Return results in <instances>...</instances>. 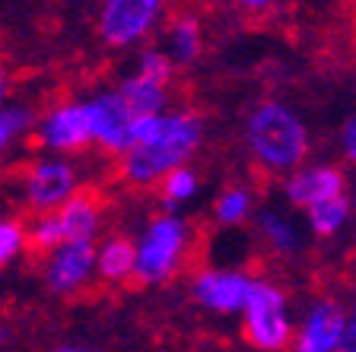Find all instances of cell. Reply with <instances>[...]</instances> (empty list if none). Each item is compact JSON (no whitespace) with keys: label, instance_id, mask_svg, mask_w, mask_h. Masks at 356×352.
Instances as JSON below:
<instances>
[{"label":"cell","instance_id":"obj_1","mask_svg":"<svg viewBox=\"0 0 356 352\" xmlns=\"http://www.w3.org/2000/svg\"><path fill=\"white\" fill-rule=\"evenodd\" d=\"M204 143V117L191 108L134 117L131 149L118 156V178L127 187H156L172 169L191 165Z\"/></svg>","mask_w":356,"mask_h":352},{"label":"cell","instance_id":"obj_2","mask_svg":"<svg viewBox=\"0 0 356 352\" xmlns=\"http://www.w3.org/2000/svg\"><path fill=\"white\" fill-rule=\"evenodd\" d=\"M245 146L261 171L286 178L309 162L312 133L305 117L293 105L264 99L245 117Z\"/></svg>","mask_w":356,"mask_h":352},{"label":"cell","instance_id":"obj_3","mask_svg":"<svg viewBox=\"0 0 356 352\" xmlns=\"http://www.w3.org/2000/svg\"><path fill=\"white\" fill-rule=\"evenodd\" d=\"M194 228L178 213H156L134 242V279L140 286H165L185 270Z\"/></svg>","mask_w":356,"mask_h":352},{"label":"cell","instance_id":"obj_4","mask_svg":"<svg viewBox=\"0 0 356 352\" xmlns=\"http://www.w3.org/2000/svg\"><path fill=\"white\" fill-rule=\"evenodd\" d=\"M238 317L245 343L254 352H286L293 343L296 324L289 315V299L270 279H254Z\"/></svg>","mask_w":356,"mask_h":352},{"label":"cell","instance_id":"obj_5","mask_svg":"<svg viewBox=\"0 0 356 352\" xmlns=\"http://www.w3.org/2000/svg\"><path fill=\"white\" fill-rule=\"evenodd\" d=\"M163 13L165 0H99V38L111 51L137 48L159 26Z\"/></svg>","mask_w":356,"mask_h":352},{"label":"cell","instance_id":"obj_6","mask_svg":"<svg viewBox=\"0 0 356 352\" xmlns=\"http://www.w3.org/2000/svg\"><path fill=\"white\" fill-rule=\"evenodd\" d=\"M19 191L22 203L35 216L54 213L60 203H67L80 191V169L64 156H44V159H35L22 171Z\"/></svg>","mask_w":356,"mask_h":352},{"label":"cell","instance_id":"obj_7","mask_svg":"<svg viewBox=\"0 0 356 352\" xmlns=\"http://www.w3.org/2000/svg\"><path fill=\"white\" fill-rule=\"evenodd\" d=\"M254 276L238 267H204L191 276V299L210 315L232 317L242 311Z\"/></svg>","mask_w":356,"mask_h":352},{"label":"cell","instance_id":"obj_8","mask_svg":"<svg viewBox=\"0 0 356 352\" xmlns=\"http://www.w3.org/2000/svg\"><path fill=\"white\" fill-rule=\"evenodd\" d=\"M89 117V137L92 146H99L108 156H124L131 149V127L134 115L124 105L118 89H102L96 96L83 99Z\"/></svg>","mask_w":356,"mask_h":352},{"label":"cell","instance_id":"obj_9","mask_svg":"<svg viewBox=\"0 0 356 352\" xmlns=\"http://www.w3.org/2000/svg\"><path fill=\"white\" fill-rule=\"evenodd\" d=\"M35 137L51 156H76L92 146L89 117L83 102H60L35 121Z\"/></svg>","mask_w":356,"mask_h":352},{"label":"cell","instance_id":"obj_10","mask_svg":"<svg viewBox=\"0 0 356 352\" xmlns=\"http://www.w3.org/2000/svg\"><path fill=\"white\" fill-rule=\"evenodd\" d=\"M92 276H96V244L64 242L44 257L42 283L58 299H70V295L83 292Z\"/></svg>","mask_w":356,"mask_h":352},{"label":"cell","instance_id":"obj_11","mask_svg":"<svg viewBox=\"0 0 356 352\" xmlns=\"http://www.w3.org/2000/svg\"><path fill=\"white\" fill-rule=\"evenodd\" d=\"M341 194H347V175L341 165H331V162H305L283 178V197L302 213L309 206L341 197Z\"/></svg>","mask_w":356,"mask_h":352},{"label":"cell","instance_id":"obj_12","mask_svg":"<svg viewBox=\"0 0 356 352\" xmlns=\"http://www.w3.org/2000/svg\"><path fill=\"white\" fill-rule=\"evenodd\" d=\"M343 308L334 299H318L305 308L302 321L293 330V343L286 352H337L343 333Z\"/></svg>","mask_w":356,"mask_h":352},{"label":"cell","instance_id":"obj_13","mask_svg":"<svg viewBox=\"0 0 356 352\" xmlns=\"http://www.w3.org/2000/svg\"><path fill=\"white\" fill-rule=\"evenodd\" d=\"M54 216L60 222L64 242L96 244L99 228H102V200L89 191H76L67 203H60L54 210Z\"/></svg>","mask_w":356,"mask_h":352},{"label":"cell","instance_id":"obj_14","mask_svg":"<svg viewBox=\"0 0 356 352\" xmlns=\"http://www.w3.org/2000/svg\"><path fill=\"white\" fill-rule=\"evenodd\" d=\"M96 276L108 286H121L134 279V238L111 235L96 244Z\"/></svg>","mask_w":356,"mask_h":352},{"label":"cell","instance_id":"obj_15","mask_svg":"<svg viewBox=\"0 0 356 352\" xmlns=\"http://www.w3.org/2000/svg\"><path fill=\"white\" fill-rule=\"evenodd\" d=\"M165 54L172 58L175 67H188L200 58L204 51V29H200V19L194 13H178L169 22V32H165Z\"/></svg>","mask_w":356,"mask_h":352},{"label":"cell","instance_id":"obj_16","mask_svg":"<svg viewBox=\"0 0 356 352\" xmlns=\"http://www.w3.org/2000/svg\"><path fill=\"white\" fill-rule=\"evenodd\" d=\"M252 219H254V228H258V238L274 251V254L289 257L299 251L302 235H299V226L293 222V216L280 213V210H261Z\"/></svg>","mask_w":356,"mask_h":352},{"label":"cell","instance_id":"obj_17","mask_svg":"<svg viewBox=\"0 0 356 352\" xmlns=\"http://www.w3.org/2000/svg\"><path fill=\"white\" fill-rule=\"evenodd\" d=\"M118 92L134 117H149L169 111V86H159V83L147 80V76L131 74L127 80H121Z\"/></svg>","mask_w":356,"mask_h":352},{"label":"cell","instance_id":"obj_18","mask_svg":"<svg viewBox=\"0 0 356 352\" xmlns=\"http://www.w3.org/2000/svg\"><path fill=\"white\" fill-rule=\"evenodd\" d=\"M350 216H353V203H350V194L341 197L321 200V203L309 206L305 210V226L315 238H337V235L347 228Z\"/></svg>","mask_w":356,"mask_h":352},{"label":"cell","instance_id":"obj_19","mask_svg":"<svg viewBox=\"0 0 356 352\" xmlns=\"http://www.w3.org/2000/svg\"><path fill=\"white\" fill-rule=\"evenodd\" d=\"M254 216V194L252 187L245 184H229L222 187L213 200V219L226 228H236V226H245V222Z\"/></svg>","mask_w":356,"mask_h":352},{"label":"cell","instance_id":"obj_20","mask_svg":"<svg viewBox=\"0 0 356 352\" xmlns=\"http://www.w3.org/2000/svg\"><path fill=\"white\" fill-rule=\"evenodd\" d=\"M156 187H159V197H163V203H165V213H175L178 206L191 203L200 194V171L194 169V165H178V169H172Z\"/></svg>","mask_w":356,"mask_h":352},{"label":"cell","instance_id":"obj_21","mask_svg":"<svg viewBox=\"0 0 356 352\" xmlns=\"http://www.w3.org/2000/svg\"><path fill=\"white\" fill-rule=\"evenodd\" d=\"M35 127V115L29 108H22V105H0V156L3 149L13 146L19 137Z\"/></svg>","mask_w":356,"mask_h":352},{"label":"cell","instance_id":"obj_22","mask_svg":"<svg viewBox=\"0 0 356 352\" xmlns=\"http://www.w3.org/2000/svg\"><path fill=\"white\" fill-rule=\"evenodd\" d=\"M29 238H26V226L13 216H0V270L10 267L16 257L26 254Z\"/></svg>","mask_w":356,"mask_h":352},{"label":"cell","instance_id":"obj_23","mask_svg":"<svg viewBox=\"0 0 356 352\" xmlns=\"http://www.w3.org/2000/svg\"><path fill=\"white\" fill-rule=\"evenodd\" d=\"M137 76H147V80L159 83V86H172L175 80V64L163 48H143L140 58H137Z\"/></svg>","mask_w":356,"mask_h":352},{"label":"cell","instance_id":"obj_24","mask_svg":"<svg viewBox=\"0 0 356 352\" xmlns=\"http://www.w3.org/2000/svg\"><path fill=\"white\" fill-rule=\"evenodd\" d=\"M26 238L35 251L42 254H51L58 244H64V235H60V222L54 213H42L32 219V226H26Z\"/></svg>","mask_w":356,"mask_h":352},{"label":"cell","instance_id":"obj_25","mask_svg":"<svg viewBox=\"0 0 356 352\" xmlns=\"http://www.w3.org/2000/svg\"><path fill=\"white\" fill-rule=\"evenodd\" d=\"M341 156L356 169V115L347 117L341 127Z\"/></svg>","mask_w":356,"mask_h":352},{"label":"cell","instance_id":"obj_26","mask_svg":"<svg viewBox=\"0 0 356 352\" xmlns=\"http://www.w3.org/2000/svg\"><path fill=\"white\" fill-rule=\"evenodd\" d=\"M337 352H356V305L343 315V333H341V349Z\"/></svg>","mask_w":356,"mask_h":352},{"label":"cell","instance_id":"obj_27","mask_svg":"<svg viewBox=\"0 0 356 352\" xmlns=\"http://www.w3.org/2000/svg\"><path fill=\"white\" fill-rule=\"evenodd\" d=\"M238 10H245V13H267V10L274 7V0H232Z\"/></svg>","mask_w":356,"mask_h":352},{"label":"cell","instance_id":"obj_28","mask_svg":"<svg viewBox=\"0 0 356 352\" xmlns=\"http://www.w3.org/2000/svg\"><path fill=\"white\" fill-rule=\"evenodd\" d=\"M10 89H13V76H10V70L3 64H0V105H7L10 99Z\"/></svg>","mask_w":356,"mask_h":352},{"label":"cell","instance_id":"obj_29","mask_svg":"<svg viewBox=\"0 0 356 352\" xmlns=\"http://www.w3.org/2000/svg\"><path fill=\"white\" fill-rule=\"evenodd\" d=\"M48 352H102L96 346H86V343H60V346H51Z\"/></svg>","mask_w":356,"mask_h":352}]
</instances>
